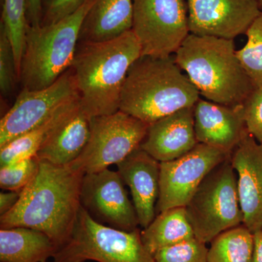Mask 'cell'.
Masks as SVG:
<instances>
[{
  "mask_svg": "<svg viewBox=\"0 0 262 262\" xmlns=\"http://www.w3.org/2000/svg\"><path fill=\"white\" fill-rule=\"evenodd\" d=\"M84 176L70 165L40 160L37 175L20 192L18 203L0 216V227L37 229L58 249L70 237L80 211Z\"/></svg>",
  "mask_w": 262,
  "mask_h": 262,
  "instance_id": "obj_1",
  "label": "cell"
},
{
  "mask_svg": "<svg viewBox=\"0 0 262 262\" xmlns=\"http://www.w3.org/2000/svg\"><path fill=\"white\" fill-rule=\"evenodd\" d=\"M141 56L132 30L108 41L78 43L71 70L81 106L90 118L119 111L127 72Z\"/></svg>",
  "mask_w": 262,
  "mask_h": 262,
  "instance_id": "obj_2",
  "label": "cell"
},
{
  "mask_svg": "<svg viewBox=\"0 0 262 262\" xmlns=\"http://www.w3.org/2000/svg\"><path fill=\"white\" fill-rule=\"evenodd\" d=\"M201 96L173 56H141L131 66L119 110L147 125L182 108L192 107Z\"/></svg>",
  "mask_w": 262,
  "mask_h": 262,
  "instance_id": "obj_3",
  "label": "cell"
},
{
  "mask_svg": "<svg viewBox=\"0 0 262 262\" xmlns=\"http://www.w3.org/2000/svg\"><path fill=\"white\" fill-rule=\"evenodd\" d=\"M174 58L204 99L237 106L255 89L239 62L233 39L190 33Z\"/></svg>",
  "mask_w": 262,
  "mask_h": 262,
  "instance_id": "obj_4",
  "label": "cell"
},
{
  "mask_svg": "<svg viewBox=\"0 0 262 262\" xmlns=\"http://www.w3.org/2000/svg\"><path fill=\"white\" fill-rule=\"evenodd\" d=\"M94 1L88 0L75 13L57 23L29 26L18 75L23 89H46L70 70L81 27Z\"/></svg>",
  "mask_w": 262,
  "mask_h": 262,
  "instance_id": "obj_5",
  "label": "cell"
},
{
  "mask_svg": "<svg viewBox=\"0 0 262 262\" xmlns=\"http://www.w3.org/2000/svg\"><path fill=\"white\" fill-rule=\"evenodd\" d=\"M140 228L127 232L100 223L81 206L69 239L54 262H155L141 241Z\"/></svg>",
  "mask_w": 262,
  "mask_h": 262,
  "instance_id": "obj_6",
  "label": "cell"
},
{
  "mask_svg": "<svg viewBox=\"0 0 262 262\" xmlns=\"http://www.w3.org/2000/svg\"><path fill=\"white\" fill-rule=\"evenodd\" d=\"M184 208L196 238L206 244L244 224L231 156L205 177Z\"/></svg>",
  "mask_w": 262,
  "mask_h": 262,
  "instance_id": "obj_7",
  "label": "cell"
},
{
  "mask_svg": "<svg viewBox=\"0 0 262 262\" xmlns=\"http://www.w3.org/2000/svg\"><path fill=\"white\" fill-rule=\"evenodd\" d=\"M149 125L123 112L91 119L89 142L80 156L70 164L84 174L117 165L140 147Z\"/></svg>",
  "mask_w": 262,
  "mask_h": 262,
  "instance_id": "obj_8",
  "label": "cell"
},
{
  "mask_svg": "<svg viewBox=\"0 0 262 262\" xmlns=\"http://www.w3.org/2000/svg\"><path fill=\"white\" fill-rule=\"evenodd\" d=\"M131 30L140 45L141 56H172L190 34L187 3L134 0Z\"/></svg>",
  "mask_w": 262,
  "mask_h": 262,
  "instance_id": "obj_9",
  "label": "cell"
},
{
  "mask_svg": "<svg viewBox=\"0 0 262 262\" xmlns=\"http://www.w3.org/2000/svg\"><path fill=\"white\" fill-rule=\"evenodd\" d=\"M229 153L198 143L187 154L160 163V193L157 215L177 207H185L202 181Z\"/></svg>",
  "mask_w": 262,
  "mask_h": 262,
  "instance_id": "obj_10",
  "label": "cell"
},
{
  "mask_svg": "<svg viewBox=\"0 0 262 262\" xmlns=\"http://www.w3.org/2000/svg\"><path fill=\"white\" fill-rule=\"evenodd\" d=\"M79 96L71 69L46 89H22L0 121V147L37 126L58 108Z\"/></svg>",
  "mask_w": 262,
  "mask_h": 262,
  "instance_id": "obj_11",
  "label": "cell"
},
{
  "mask_svg": "<svg viewBox=\"0 0 262 262\" xmlns=\"http://www.w3.org/2000/svg\"><path fill=\"white\" fill-rule=\"evenodd\" d=\"M118 172L104 169L84 174L81 188V206L100 223L132 232L139 228L134 203Z\"/></svg>",
  "mask_w": 262,
  "mask_h": 262,
  "instance_id": "obj_12",
  "label": "cell"
},
{
  "mask_svg": "<svg viewBox=\"0 0 262 262\" xmlns=\"http://www.w3.org/2000/svg\"><path fill=\"white\" fill-rule=\"evenodd\" d=\"M189 32L234 39L246 34L261 11L256 0H187Z\"/></svg>",
  "mask_w": 262,
  "mask_h": 262,
  "instance_id": "obj_13",
  "label": "cell"
},
{
  "mask_svg": "<svg viewBox=\"0 0 262 262\" xmlns=\"http://www.w3.org/2000/svg\"><path fill=\"white\" fill-rule=\"evenodd\" d=\"M231 162L237 174L244 225L254 234L262 229V144L246 130Z\"/></svg>",
  "mask_w": 262,
  "mask_h": 262,
  "instance_id": "obj_14",
  "label": "cell"
},
{
  "mask_svg": "<svg viewBox=\"0 0 262 262\" xmlns=\"http://www.w3.org/2000/svg\"><path fill=\"white\" fill-rule=\"evenodd\" d=\"M198 143L232 154L247 130L243 105L227 106L200 98L194 106Z\"/></svg>",
  "mask_w": 262,
  "mask_h": 262,
  "instance_id": "obj_15",
  "label": "cell"
},
{
  "mask_svg": "<svg viewBox=\"0 0 262 262\" xmlns=\"http://www.w3.org/2000/svg\"><path fill=\"white\" fill-rule=\"evenodd\" d=\"M160 162L141 147L117 164V172L130 191L139 226L146 228L157 215Z\"/></svg>",
  "mask_w": 262,
  "mask_h": 262,
  "instance_id": "obj_16",
  "label": "cell"
},
{
  "mask_svg": "<svg viewBox=\"0 0 262 262\" xmlns=\"http://www.w3.org/2000/svg\"><path fill=\"white\" fill-rule=\"evenodd\" d=\"M194 106L182 108L150 124L141 149L160 163L177 159L191 151L198 144Z\"/></svg>",
  "mask_w": 262,
  "mask_h": 262,
  "instance_id": "obj_17",
  "label": "cell"
},
{
  "mask_svg": "<svg viewBox=\"0 0 262 262\" xmlns=\"http://www.w3.org/2000/svg\"><path fill=\"white\" fill-rule=\"evenodd\" d=\"M134 0H94L82 23L79 42H103L131 30Z\"/></svg>",
  "mask_w": 262,
  "mask_h": 262,
  "instance_id": "obj_18",
  "label": "cell"
},
{
  "mask_svg": "<svg viewBox=\"0 0 262 262\" xmlns=\"http://www.w3.org/2000/svg\"><path fill=\"white\" fill-rule=\"evenodd\" d=\"M91 118L77 108L43 144L36 155L39 160L56 165H68L75 161L89 142Z\"/></svg>",
  "mask_w": 262,
  "mask_h": 262,
  "instance_id": "obj_19",
  "label": "cell"
},
{
  "mask_svg": "<svg viewBox=\"0 0 262 262\" xmlns=\"http://www.w3.org/2000/svg\"><path fill=\"white\" fill-rule=\"evenodd\" d=\"M58 251L44 232L28 227L0 229V261L47 262Z\"/></svg>",
  "mask_w": 262,
  "mask_h": 262,
  "instance_id": "obj_20",
  "label": "cell"
},
{
  "mask_svg": "<svg viewBox=\"0 0 262 262\" xmlns=\"http://www.w3.org/2000/svg\"><path fill=\"white\" fill-rule=\"evenodd\" d=\"M80 104L79 96L58 108L37 126L0 147V166L36 156L50 136L80 107Z\"/></svg>",
  "mask_w": 262,
  "mask_h": 262,
  "instance_id": "obj_21",
  "label": "cell"
},
{
  "mask_svg": "<svg viewBox=\"0 0 262 262\" xmlns=\"http://www.w3.org/2000/svg\"><path fill=\"white\" fill-rule=\"evenodd\" d=\"M141 241L151 255L163 248L186 242L195 237L184 207L170 208L156 215L141 232Z\"/></svg>",
  "mask_w": 262,
  "mask_h": 262,
  "instance_id": "obj_22",
  "label": "cell"
},
{
  "mask_svg": "<svg viewBox=\"0 0 262 262\" xmlns=\"http://www.w3.org/2000/svg\"><path fill=\"white\" fill-rule=\"evenodd\" d=\"M253 250V234L243 224L211 241L207 262H252Z\"/></svg>",
  "mask_w": 262,
  "mask_h": 262,
  "instance_id": "obj_23",
  "label": "cell"
},
{
  "mask_svg": "<svg viewBox=\"0 0 262 262\" xmlns=\"http://www.w3.org/2000/svg\"><path fill=\"white\" fill-rule=\"evenodd\" d=\"M2 2L3 14L0 26L5 29L13 46L19 75L26 35L29 26L27 16V0H2Z\"/></svg>",
  "mask_w": 262,
  "mask_h": 262,
  "instance_id": "obj_24",
  "label": "cell"
},
{
  "mask_svg": "<svg viewBox=\"0 0 262 262\" xmlns=\"http://www.w3.org/2000/svg\"><path fill=\"white\" fill-rule=\"evenodd\" d=\"M247 42L237 57L255 88L262 85V12L246 32Z\"/></svg>",
  "mask_w": 262,
  "mask_h": 262,
  "instance_id": "obj_25",
  "label": "cell"
},
{
  "mask_svg": "<svg viewBox=\"0 0 262 262\" xmlns=\"http://www.w3.org/2000/svg\"><path fill=\"white\" fill-rule=\"evenodd\" d=\"M40 160L27 158L0 168V187L6 191L21 192L37 175Z\"/></svg>",
  "mask_w": 262,
  "mask_h": 262,
  "instance_id": "obj_26",
  "label": "cell"
},
{
  "mask_svg": "<svg viewBox=\"0 0 262 262\" xmlns=\"http://www.w3.org/2000/svg\"><path fill=\"white\" fill-rule=\"evenodd\" d=\"M208 248L196 237L182 244L160 250L155 262H207Z\"/></svg>",
  "mask_w": 262,
  "mask_h": 262,
  "instance_id": "obj_27",
  "label": "cell"
},
{
  "mask_svg": "<svg viewBox=\"0 0 262 262\" xmlns=\"http://www.w3.org/2000/svg\"><path fill=\"white\" fill-rule=\"evenodd\" d=\"M19 82L14 51L5 29L0 26V90L3 96L12 94Z\"/></svg>",
  "mask_w": 262,
  "mask_h": 262,
  "instance_id": "obj_28",
  "label": "cell"
},
{
  "mask_svg": "<svg viewBox=\"0 0 262 262\" xmlns=\"http://www.w3.org/2000/svg\"><path fill=\"white\" fill-rule=\"evenodd\" d=\"M242 105L248 132L262 144V85L255 88Z\"/></svg>",
  "mask_w": 262,
  "mask_h": 262,
  "instance_id": "obj_29",
  "label": "cell"
},
{
  "mask_svg": "<svg viewBox=\"0 0 262 262\" xmlns=\"http://www.w3.org/2000/svg\"><path fill=\"white\" fill-rule=\"evenodd\" d=\"M88 0H42V18L41 25L57 23L73 14Z\"/></svg>",
  "mask_w": 262,
  "mask_h": 262,
  "instance_id": "obj_30",
  "label": "cell"
},
{
  "mask_svg": "<svg viewBox=\"0 0 262 262\" xmlns=\"http://www.w3.org/2000/svg\"><path fill=\"white\" fill-rule=\"evenodd\" d=\"M27 16L30 27H39L41 25L42 0H27Z\"/></svg>",
  "mask_w": 262,
  "mask_h": 262,
  "instance_id": "obj_31",
  "label": "cell"
},
{
  "mask_svg": "<svg viewBox=\"0 0 262 262\" xmlns=\"http://www.w3.org/2000/svg\"><path fill=\"white\" fill-rule=\"evenodd\" d=\"M20 192L7 191L0 193V215L8 213L18 203Z\"/></svg>",
  "mask_w": 262,
  "mask_h": 262,
  "instance_id": "obj_32",
  "label": "cell"
},
{
  "mask_svg": "<svg viewBox=\"0 0 262 262\" xmlns=\"http://www.w3.org/2000/svg\"><path fill=\"white\" fill-rule=\"evenodd\" d=\"M254 250L252 262H262V229L253 234Z\"/></svg>",
  "mask_w": 262,
  "mask_h": 262,
  "instance_id": "obj_33",
  "label": "cell"
},
{
  "mask_svg": "<svg viewBox=\"0 0 262 262\" xmlns=\"http://www.w3.org/2000/svg\"><path fill=\"white\" fill-rule=\"evenodd\" d=\"M256 1L257 2L260 10H261V11L262 12V0H256Z\"/></svg>",
  "mask_w": 262,
  "mask_h": 262,
  "instance_id": "obj_34",
  "label": "cell"
}]
</instances>
